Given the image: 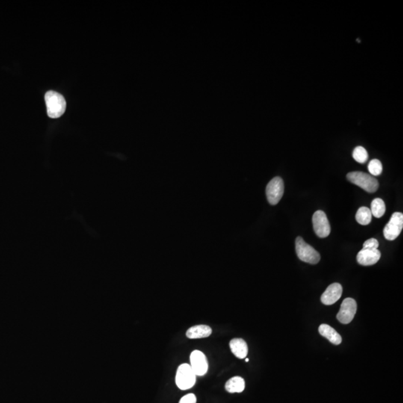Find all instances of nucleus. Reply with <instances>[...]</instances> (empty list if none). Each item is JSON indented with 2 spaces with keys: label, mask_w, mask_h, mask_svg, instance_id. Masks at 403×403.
<instances>
[{
  "label": "nucleus",
  "mask_w": 403,
  "mask_h": 403,
  "mask_svg": "<svg viewBox=\"0 0 403 403\" xmlns=\"http://www.w3.org/2000/svg\"><path fill=\"white\" fill-rule=\"evenodd\" d=\"M347 178L350 182L360 187L367 192L374 193L378 190V180L368 173L359 171L352 172L347 175Z\"/></svg>",
  "instance_id": "nucleus-2"
},
{
  "label": "nucleus",
  "mask_w": 403,
  "mask_h": 403,
  "mask_svg": "<svg viewBox=\"0 0 403 403\" xmlns=\"http://www.w3.org/2000/svg\"><path fill=\"white\" fill-rule=\"evenodd\" d=\"M245 361H246V362H249V361H250V359H247V358H246V359H245Z\"/></svg>",
  "instance_id": "nucleus-22"
},
{
  "label": "nucleus",
  "mask_w": 403,
  "mask_h": 403,
  "mask_svg": "<svg viewBox=\"0 0 403 403\" xmlns=\"http://www.w3.org/2000/svg\"><path fill=\"white\" fill-rule=\"evenodd\" d=\"M379 247V241L375 238H371L365 241L363 244V249L366 250H377Z\"/></svg>",
  "instance_id": "nucleus-20"
},
{
  "label": "nucleus",
  "mask_w": 403,
  "mask_h": 403,
  "mask_svg": "<svg viewBox=\"0 0 403 403\" xmlns=\"http://www.w3.org/2000/svg\"><path fill=\"white\" fill-rule=\"evenodd\" d=\"M191 367L196 375L202 377L206 374L208 369L206 356L200 350H194L190 356Z\"/></svg>",
  "instance_id": "nucleus-9"
},
{
  "label": "nucleus",
  "mask_w": 403,
  "mask_h": 403,
  "mask_svg": "<svg viewBox=\"0 0 403 403\" xmlns=\"http://www.w3.org/2000/svg\"><path fill=\"white\" fill-rule=\"evenodd\" d=\"M386 204L382 199H374L371 202V214L377 218H380L386 213Z\"/></svg>",
  "instance_id": "nucleus-17"
},
{
  "label": "nucleus",
  "mask_w": 403,
  "mask_h": 403,
  "mask_svg": "<svg viewBox=\"0 0 403 403\" xmlns=\"http://www.w3.org/2000/svg\"><path fill=\"white\" fill-rule=\"evenodd\" d=\"M225 389L229 393H241L245 389V381L240 377H235L228 380Z\"/></svg>",
  "instance_id": "nucleus-15"
},
{
  "label": "nucleus",
  "mask_w": 403,
  "mask_h": 403,
  "mask_svg": "<svg viewBox=\"0 0 403 403\" xmlns=\"http://www.w3.org/2000/svg\"><path fill=\"white\" fill-rule=\"evenodd\" d=\"M353 157L357 162L365 164L368 159V153L363 146H357L353 152Z\"/></svg>",
  "instance_id": "nucleus-18"
},
{
  "label": "nucleus",
  "mask_w": 403,
  "mask_h": 403,
  "mask_svg": "<svg viewBox=\"0 0 403 403\" xmlns=\"http://www.w3.org/2000/svg\"><path fill=\"white\" fill-rule=\"evenodd\" d=\"M381 253L377 250H366L362 249L357 255V262L363 266H371L375 265L380 261Z\"/></svg>",
  "instance_id": "nucleus-11"
},
{
  "label": "nucleus",
  "mask_w": 403,
  "mask_h": 403,
  "mask_svg": "<svg viewBox=\"0 0 403 403\" xmlns=\"http://www.w3.org/2000/svg\"><path fill=\"white\" fill-rule=\"evenodd\" d=\"M357 312V303L353 298H347L343 301L337 319L343 324H348L354 319Z\"/></svg>",
  "instance_id": "nucleus-8"
},
{
  "label": "nucleus",
  "mask_w": 403,
  "mask_h": 403,
  "mask_svg": "<svg viewBox=\"0 0 403 403\" xmlns=\"http://www.w3.org/2000/svg\"><path fill=\"white\" fill-rule=\"evenodd\" d=\"M314 230L319 238H325L330 235L331 227L327 214L323 211H317L312 217Z\"/></svg>",
  "instance_id": "nucleus-6"
},
{
  "label": "nucleus",
  "mask_w": 403,
  "mask_h": 403,
  "mask_svg": "<svg viewBox=\"0 0 403 403\" xmlns=\"http://www.w3.org/2000/svg\"><path fill=\"white\" fill-rule=\"evenodd\" d=\"M197 375L188 364H182L178 368L176 383L181 390H188L195 385Z\"/></svg>",
  "instance_id": "nucleus-4"
},
{
  "label": "nucleus",
  "mask_w": 403,
  "mask_h": 403,
  "mask_svg": "<svg viewBox=\"0 0 403 403\" xmlns=\"http://www.w3.org/2000/svg\"><path fill=\"white\" fill-rule=\"evenodd\" d=\"M47 114L50 118H58L65 112L66 101L64 96L55 91H48L45 94Z\"/></svg>",
  "instance_id": "nucleus-1"
},
{
  "label": "nucleus",
  "mask_w": 403,
  "mask_h": 403,
  "mask_svg": "<svg viewBox=\"0 0 403 403\" xmlns=\"http://www.w3.org/2000/svg\"><path fill=\"white\" fill-rule=\"evenodd\" d=\"M343 288L339 283H333L326 290L321 296V302L326 306L335 304L342 295Z\"/></svg>",
  "instance_id": "nucleus-10"
},
{
  "label": "nucleus",
  "mask_w": 403,
  "mask_h": 403,
  "mask_svg": "<svg viewBox=\"0 0 403 403\" xmlns=\"http://www.w3.org/2000/svg\"><path fill=\"white\" fill-rule=\"evenodd\" d=\"M403 228V214L401 212H395L392 214L390 221L385 227L383 234L385 238L389 241L397 239L401 235Z\"/></svg>",
  "instance_id": "nucleus-5"
},
{
  "label": "nucleus",
  "mask_w": 403,
  "mask_h": 403,
  "mask_svg": "<svg viewBox=\"0 0 403 403\" xmlns=\"http://www.w3.org/2000/svg\"><path fill=\"white\" fill-rule=\"evenodd\" d=\"M285 191L284 182L282 178L275 177L269 182L266 188L267 198L269 203L275 205L279 203Z\"/></svg>",
  "instance_id": "nucleus-7"
},
{
  "label": "nucleus",
  "mask_w": 403,
  "mask_h": 403,
  "mask_svg": "<svg viewBox=\"0 0 403 403\" xmlns=\"http://www.w3.org/2000/svg\"><path fill=\"white\" fill-rule=\"evenodd\" d=\"M179 403H197V398L194 394H188L180 400Z\"/></svg>",
  "instance_id": "nucleus-21"
},
{
  "label": "nucleus",
  "mask_w": 403,
  "mask_h": 403,
  "mask_svg": "<svg viewBox=\"0 0 403 403\" xmlns=\"http://www.w3.org/2000/svg\"><path fill=\"white\" fill-rule=\"evenodd\" d=\"M368 170H369V172L372 176H380V175L383 173V164H382L381 161L378 159H373L372 161H371V162L369 163Z\"/></svg>",
  "instance_id": "nucleus-19"
},
{
  "label": "nucleus",
  "mask_w": 403,
  "mask_h": 403,
  "mask_svg": "<svg viewBox=\"0 0 403 403\" xmlns=\"http://www.w3.org/2000/svg\"><path fill=\"white\" fill-rule=\"evenodd\" d=\"M232 353L240 359H246L248 354V347L247 343L241 338H234L229 343Z\"/></svg>",
  "instance_id": "nucleus-12"
},
{
  "label": "nucleus",
  "mask_w": 403,
  "mask_h": 403,
  "mask_svg": "<svg viewBox=\"0 0 403 403\" xmlns=\"http://www.w3.org/2000/svg\"><path fill=\"white\" fill-rule=\"evenodd\" d=\"M212 333L211 327L206 325H197L191 327L187 331L186 336L190 339L208 338Z\"/></svg>",
  "instance_id": "nucleus-13"
},
{
  "label": "nucleus",
  "mask_w": 403,
  "mask_h": 403,
  "mask_svg": "<svg viewBox=\"0 0 403 403\" xmlns=\"http://www.w3.org/2000/svg\"><path fill=\"white\" fill-rule=\"evenodd\" d=\"M319 333L324 338L328 339L332 344L335 345H339L342 342V338L338 333L327 324H322L320 326Z\"/></svg>",
  "instance_id": "nucleus-14"
},
{
  "label": "nucleus",
  "mask_w": 403,
  "mask_h": 403,
  "mask_svg": "<svg viewBox=\"0 0 403 403\" xmlns=\"http://www.w3.org/2000/svg\"><path fill=\"white\" fill-rule=\"evenodd\" d=\"M356 221L362 226L370 224L372 220L371 209L368 207H361L356 213Z\"/></svg>",
  "instance_id": "nucleus-16"
},
{
  "label": "nucleus",
  "mask_w": 403,
  "mask_h": 403,
  "mask_svg": "<svg viewBox=\"0 0 403 403\" xmlns=\"http://www.w3.org/2000/svg\"><path fill=\"white\" fill-rule=\"evenodd\" d=\"M296 252L300 260L311 265H316L321 260V255L312 246L308 244L301 237L296 239Z\"/></svg>",
  "instance_id": "nucleus-3"
}]
</instances>
